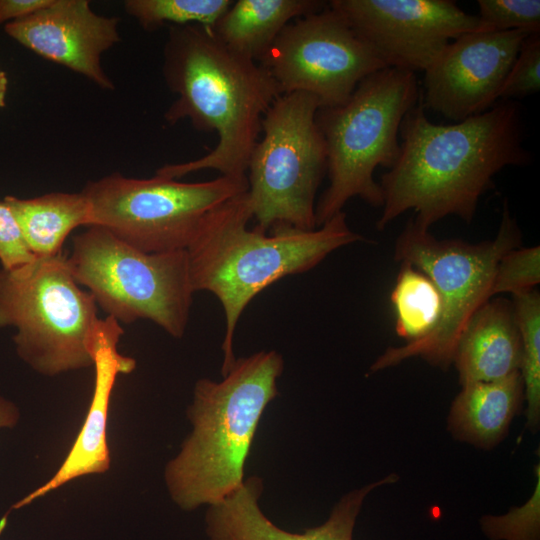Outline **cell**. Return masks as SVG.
Here are the masks:
<instances>
[{
	"label": "cell",
	"mask_w": 540,
	"mask_h": 540,
	"mask_svg": "<svg viewBox=\"0 0 540 540\" xmlns=\"http://www.w3.org/2000/svg\"><path fill=\"white\" fill-rule=\"evenodd\" d=\"M399 137V156L379 183L378 230L408 210L427 229L451 215L470 223L496 174L531 159L515 101L500 100L484 113L443 125L428 119L420 99L404 116Z\"/></svg>",
	"instance_id": "obj_1"
},
{
	"label": "cell",
	"mask_w": 540,
	"mask_h": 540,
	"mask_svg": "<svg viewBox=\"0 0 540 540\" xmlns=\"http://www.w3.org/2000/svg\"><path fill=\"white\" fill-rule=\"evenodd\" d=\"M165 83L177 99L164 119H188L200 132H216L215 148L196 160L167 164L155 175L178 179L203 169L229 178L247 177L261 121L280 91L261 64L227 48L211 27L170 26L163 49Z\"/></svg>",
	"instance_id": "obj_2"
},
{
	"label": "cell",
	"mask_w": 540,
	"mask_h": 540,
	"mask_svg": "<svg viewBox=\"0 0 540 540\" xmlns=\"http://www.w3.org/2000/svg\"><path fill=\"white\" fill-rule=\"evenodd\" d=\"M253 218L248 191L214 209L186 248L192 288L209 291L225 315L224 376L234 364L233 339L250 301L274 282L303 273L331 252L364 238L350 229L341 211L314 230L276 226L271 234L248 229Z\"/></svg>",
	"instance_id": "obj_3"
},
{
	"label": "cell",
	"mask_w": 540,
	"mask_h": 540,
	"mask_svg": "<svg viewBox=\"0 0 540 540\" xmlns=\"http://www.w3.org/2000/svg\"><path fill=\"white\" fill-rule=\"evenodd\" d=\"M282 356L259 351L236 359L219 382L200 379L188 416L193 431L166 469L184 510L213 505L244 482V465L266 406L278 395Z\"/></svg>",
	"instance_id": "obj_4"
},
{
	"label": "cell",
	"mask_w": 540,
	"mask_h": 540,
	"mask_svg": "<svg viewBox=\"0 0 540 540\" xmlns=\"http://www.w3.org/2000/svg\"><path fill=\"white\" fill-rule=\"evenodd\" d=\"M420 99L414 72L386 67L364 78L345 103L317 110L315 120L326 146L329 177L315 206L317 227L354 197L382 206L374 171L395 164L400 124Z\"/></svg>",
	"instance_id": "obj_5"
},
{
	"label": "cell",
	"mask_w": 540,
	"mask_h": 540,
	"mask_svg": "<svg viewBox=\"0 0 540 540\" xmlns=\"http://www.w3.org/2000/svg\"><path fill=\"white\" fill-rule=\"evenodd\" d=\"M522 235L505 201L501 223L492 240L468 243L460 239L439 240L429 229L410 218L398 236L394 260L420 270L436 286L442 314L426 337L387 349L371 366L378 371L419 356L440 367L453 361L458 340L474 313L489 299L499 260L520 247Z\"/></svg>",
	"instance_id": "obj_6"
},
{
	"label": "cell",
	"mask_w": 540,
	"mask_h": 540,
	"mask_svg": "<svg viewBox=\"0 0 540 540\" xmlns=\"http://www.w3.org/2000/svg\"><path fill=\"white\" fill-rule=\"evenodd\" d=\"M97 303L75 281L62 252L0 269V328L13 327L18 355L55 375L92 365Z\"/></svg>",
	"instance_id": "obj_7"
},
{
	"label": "cell",
	"mask_w": 540,
	"mask_h": 540,
	"mask_svg": "<svg viewBox=\"0 0 540 540\" xmlns=\"http://www.w3.org/2000/svg\"><path fill=\"white\" fill-rule=\"evenodd\" d=\"M67 264L107 316L125 324L148 319L183 336L194 294L186 250L145 253L88 226L73 237Z\"/></svg>",
	"instance_id": "obj_8"
},
{
	"label": "cell",
	"mask_w": 540,
	"mask_h": 540,
	"mask_svg": "<svg viewBox=\"0 0 540 540\" xmlns=\"http://www.w3.org/2000/svg\"><path fill=\"white\" fill-rule=\"evenodd\" d=\"M318 99L306 92L278 96L261 121L262 139L250 154L248 196L255 229L317 228L315 198L327 173V153L315 116ZM246 172V173H247Z\"/></svg>",
	"instance_id": "obj_9"
},
{
	"label": "cell",
	"mask_w": 540,
	"mask_h": 540,
	"mask_svg": "<svg viewBox=\"0 0 540 540\" xmlns=\"http://www.w3.org/2000/svg\"><path fill=\"white\" fill-rule=\"evenodd\" d=\"M246 191L247 177L186 183L112 173L89 181L81 193L90 208L89 226L103 227L142 252L165 253L186 250L214 209Z\"/></svg>",
	"instance_id": "obj_10"
},
{
	"label": "cell",
	"mask_w": 540,
	"mask_h": 540,
	"mask_svg": "<svg viewBox=\"0 0 540 540\" xmlns=\"http://www.w3.org/2000/svg\"><path fill=\"white\" fill-rule=\"evenodd\" d=\"M259 64L280 94L309 93L320 108L345 103L364 78L387 67L329 2L287 24Z\"/></svg>",
	"instance_id": "obj_11"
},
{
	"label": "cell",
	"mask_w": 540,
	"mask_h": 540,
	"mask_svg": "<svg viewBox=\"0 0 540 540\" xmlns=\"http://www.w3.org/2000/svg\"><path fill=\"white\" fill-rule=\"evenodd\" d=\"M387 67L425 71L460 35L482 32L477 16L452 0H332Z\"/></svg>",
	"instance_id": "obj_12"
},
{
	"label": "cell",
	"mask_w": 540,
	"mask_h": 540,
	"mask_svg": "<svg viewBox=\"0 0 540 540\" xmlns=\"http://www.w3.org/2000/svg\"><path fill=\"white\" fill-rule=\"evenodd\" d=\"M529 34L468 32L450 41L424 71V108L460 122L492 108Z\"/></svg>",
	"instance_id": "obj_13"
},
{
	"label": "cell",
	"mask_w": 540,
	"mask_h": 540,
	"mask_svg": "<svg viewBox=\"0 0 540 540\" xmlns=\"http://www.w3.org/2000/svg\"><path fill=\"white\" fill-rule=\"evenodd\" d=\"M120 19L96 14L87 0H50L5 24V32L41 57L86 77L102 89L114 83L103 70V53L120 41Z\"/></svg>",
	"instance_id": "obj_14"
},
{
	"label": "cell",
	"mask_w": 540,
	"mask_h": 540,
	"mask_svg": "<svg viewBox=\"0 0 540 540\" xmlns=\"http://www.w3.org/2000/svg\"><path fill=\"white\" fill-rule=\"evenodd\" d=\"M123 333L119 322L113 317L99 320L89 345L95 368V386L83 427L58 472L46 484L18 502L15 508L31 503L75 477L101 473L109 468L106 424L110 396L117 375L128 374L135 368V360L121 355L117 350Z\"/></svg>",
	"instance_id": "obj_15"
},
{
	"label": "cell",
	"mask_w": 540,
	"mask_h": 540,
	"mask_svg": "<svg viewBox=\"0 0 540 540\" xmlns=\"http://www.w3.org/2000/svg\"><path fill=\"white\" fill-rule=\"evenodd\" d=\"M392 481L390 476L345 495L323 524L303 533H292L275 525L263 513L258 504L262 480L249 477L237 490L208 507L206 534L209 540H353L364 498L375 486Z\"/></svg>",
	"instance_id": "obj_16"
},
{
	"label": "cell",
	"mask_w": 540,
	"mask_h": 540,
	"mask_svg": "<svg viewBox=\"0 0 540 540\" xmlns=\"http://www.w3.org/2000/svg\"><path fill=\"white\" fill-rule=\"evenodd\" d=\"M462 385L520 372L521 339L512 301L489 299L471 317L453 361Z\"/></svg>",
	"instance_id": "obj_17"
},
{
	"label": "cell",
	"mask_w": 540,
	"mask_h": 540,
	"mask_svg": "<svg viewBox=\"0 0 540 540\" xmlns=\"http://www.w3.org/2000/svg\"><path fill=\"white\" fill-rule=\"evenodd\" d=\"M327 5L322 0H238L211 28L227 48L260 63L287 24Z\"/></svg>",
	"instance_id": "obj_18"
},
{
	"label": "cell",
	"mask_w": 540,
	"mask_h": 540,
	"mask_svg": "<svg viewBox=\"0 0 540 540\" xmlns=\"http://www.w3.org/2000/svg\"><path fill=\"white\" fill-rule=\"evenodd\" d=\"M3 201L12 211L28 249L35 257L61 253L72 230L90 225L89 204L81 192H54L28 199L9 195Z\"/></svg>",
	"instance_id": "obj_19"
},
{
	"label": "cell",
	"mask_w": 540,
	"mask_h": 540,
	"mask_svg": "<svg viewBox=\"0 0 540 540\" xmlns=\"http://www.w3.org/2000/svg\"><path fill=\"white\" fill-rule=\"evenodd\" d=\"M451 409V423L465 439L487 445L506 430L524 390L520 372L489 382L462 385Z\"/></svg>",
	"instance_id": "obj_20"
},
{
	"label": "cell",
	"mask_w": 540,
	"mask_h": 540,
	"mask_svg": "<svg viewBox=\"0 0 540 540\" xmlns=\"http://www.w3.org/2000/svg\"><path fill=\"white\" fill-rule=\"evenodd\" d=\"M391 303L395 312V330L407 342L430 334L442 314L441 296L428 276L408 263H401Z\"/></svg>",
	"instance_id": "obj_21"
},
{
	"label": "cell",
	"mask_w": 540,
	"mask_h": 540,
	"mask_svg": "<svg viewBox=\"0 0 540 540\" xmlns=\"http://www.w3.org/2000/svg\"><path fill=\"white\" fill-rule=\"evenodd\" d=\"M512 297L521 339L520 374L528 402L527 420L535 427L540 415V296L533 289Z\"/></svg>",
	"instance_id": "obj_22"
},
{
	"label": "cell",
	"mask_w": 540,
	"mask_h": 540,
	"mask_svg": "<svg viewBox=\"0 0 540 540\" xmlns=\"http://www.w3.org/2000/svg\"><path fill=\"white\" fill-rule=\"evenodd\" d=\"M232 0H127L126 13L146 31L165 25L213 27Z\"/></svg>",
	"instance_id": "obj_23"
},
{
	"label": "cell",
	"mask_w": 540,
	"mask_h": 540,
	"mask_svg": "<svg viewBox=\"0 0 540 540\" xmlns=\"http://www.w3.org/2000/svg\"><path fill=\"white\" fill-rule=\"evenodd\" d=\"M477 5L482 32L540 33L539 0H479Z\"/></svg>",
	"instance_id": "obj_24"
},
{
	"label": "cell",
	"mask_w": 540,
	"mask_h": 540,
	"mask_svg": "<svg viewBox=\"0 0 540 540\" xmlns=\"http://www.w3.org/2000/svg\"><path fill=\"white\" fill-rule=\"evenodd\" d=\"M540 282V247H517L498 262L491 286V298L501 293L512 296L533 290Z\"/></svg>",
	"instance_id": "obj_25"
},
{
	"label": "cell",
	"mask_w": 540,
	"mask_h": 540,
	"mask_svg": "<svg viewBox=\"0 0 540 540\" xmlns=\"http://www.w3.org/2000/svg\"><path fill=\"white\" fill-rule=\"evenodd\" d=\"M540 88V33L528 35L500 91L499 99L512 101L535 94Z\"/></svg>",
	"instance_id": "obj_26"
},
{
	"label": "cell",
	"mask_w": 540,
	"mask_h": 540,
	"mask_svg": "<svg viewBox=\"0 0 540 540\" xmlns=\"http://www.w3.org/2000/svg\"><path fill=\"white\" fill-rule=\"evenodd\" d=\"M539 481L535 495L522 508L504 516L485 517L482 529L492 540H539Z\"/></svg>",
	"instance_id": "obj_27"
},
{
	"label": "cell",
	"mask_w": 540,
	"mask_h": 540,
	"mask_svg": "<svg viewBox=\"0 0 540 540\" xmlns=\"http://www.w3.org/2000/svg\"><path fill=\"white\" fill-rule=\"evenodd\" d=\"M36 257L28 249L19 225L4 201H0V263L1 268L12 269Z\"/></svg>",
	"instance_id": "obj_28"
},
{
	"label": "cell",
	"mask_w": 540,
	"mask_h": 540,
	"mask_svg": "<svg viewBox=\"0 0 540 540\" xmlns=\"http://www.w3.org/2000/svg\"><path fill=\"white\" fill-rule=\"evenodd\" d=\"M50 0H0V24L25 17L48 4Z\"/></svg>",
	"instance_id": "obj_29"
},
{
	"label": "cell",
	"mask_w": 540,
	"mask_h": 540,
	"mask_svg": "<svg viewBox=\"0 0 540 540\" xmlns=\"http://www.w3.org/2000/svg\"><path fill=\"white\" fill-rule=\"evenodd\" d=\"M19 418L16 406L0 396V429L13 427Z\"/></svg>",
	"instance_id": "obj_30"
},
{
	"label": "cell",
	"mask_w": 540,
	"mask_h": 540,
	"mask_svg": "<svg viewBox=\"0 0 540 540\" xmlns=\"http://www.w3.org/2000/svg\"><path fill=\"white\" fill-rule=\"evenodd\" d=\"M7 88L8 78L6 76V73L0 70V108L5 107Z\"/></svg>",
	"instance_id": "obj_31"
}]
</instances>
